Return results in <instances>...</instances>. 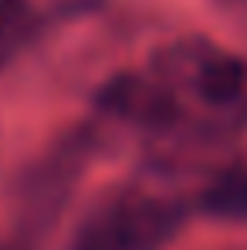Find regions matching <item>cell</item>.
<instances>
[{
	"instance_id": "cell-1",
	"label": "cell",
	"mask_w": 247,
	"mask_h": 250,
	"mask_svg": "<svg viewBox=\"0 0 247 250\" xmlns=\"http://www.w3.org/2000/svg\"><path fill=\"white\" fill-rule=\"evenodd\" d=\"M178 225V200L153 192H120L113 200H102L76 225L69 250H160Z\"/></svg>"
},
{
	"instance_id": "cell-2",
	"label": "cell",
	"mask_w": 247,
	"mask_h": 250,
	"mask_svg": "<svg viewBox=\"0 0 247 250\" xmlns=\"http://www.w3.org/2000/svg\"><path fill=\"white\" fill-rule=\"evenodd\" d=\"M157 76L171 94L182 91L211 109H229L247 87V65L207 40H182L164 51Z\"/></svg>"
},
{
	"instance_id": "cell-3",
	"label": "cell",
	"mask_w": 247,
	"mask_h": 250,
	"mask_svg": "<svg viewBox=\"0 0 247 250\" xmlns=\"http://www.w3.org/2000/svg\"><path fill=\"white\" fill-rule=\"evenodd\" d=\"M116 116H131L142 124H160L175 113V94L160 83V76H124L113 80L102 94Z\"/></svg>"
},
{
	"instance_id": "cell-4",
	"label": "cell",
	"mask_w": 247,
	"mask_h": 250,
	"mask_svg": "<svg viewBox=\"0 0 247 250\" xmlns=\"http://www.w3.org/2000/svg\"><path fill=\"white\" fill-rule=\"evenodd\" d=\"M203 210L215 218L247 221V170H229L215 178L203 192Z\"/></svg>"
},
{
	"instance_id": "cell-5",
	"label": "cell",
	"mask_w": 247,
	"mask_h": 250,
	"mask_svg": "<svg viewBox=\"0 0 247 250\" xmlns=\"http://www.w3.org/2000/svg\"><path fill=\"white\" fill-rule=\"evenodd\" d=\"M33 37V7L25 0H0V69L11 65L15 55Z\"/></svg>"
},
{
	"instance_id": "cell-6",
	"label": "cell",
	"mask_w": 247,
	"mask_h": 250,
	"mask_svg": "<svg viewBox=\"0 0 247 250\" xmlns=\"http://www.w3.org/2000/svg\"><path fill=\"white\" fill-rule=\"evenodd\" d=\"M0 250H33L29 236H0Z\"/></svg>"
}]
</instances>
